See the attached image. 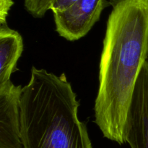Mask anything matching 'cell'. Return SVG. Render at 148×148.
Wrapping results in <instances>:
<instances>
[{
  "label": "cell",
  "mask_w": 148,
  "mask_h": 148,
  "mask_svg": "<svg viewBox=\"0 0 148 148\" xmlns=\"http://www.w3.org/2000/svg\"><path fill=\"white\" fill-rule=\"evenodd\" d=\"M99 65L95 123L106 139L123 145L134 89L148 57V0H109Z\"/></svg>",
  "instance_id": "6da1fadb"
},
{
  "label": "cell",
  "mask_w": 148,
  "mask_h": 148,
  "mask_svg": "<svg viewBox=\"0 0 148 148\" xmlns=\"http://www.w3.org/2000/svg\"><path fill=\"white\" fill-rule=\"evenodd\" d=\"M20 99L24 148H92L88 129L78 118L79 102L64 73L33 66Z\"/></svg>",
  "instance_id": "7a4b0ae2"
},
{
  "label": "cell",
  "mask_w": 148,
  "mask_h": 148,
  "mask_svg": "<svg viewBox=\"0 0 148 148\" xmlns=\"http://www.w3.org/2000/svg\"><path fill=\"white\" fill-rule=\"evenodd\" d=\"M109 5L107 0H78L66 10L53 12L56 32L67 41L79 40L88 33Z\"/></svg>",
  "instance_id": "3957f363"
},
{
  "label": "cell",
  "mask_w": 148,
  "mask_h": 148,
  "mask_svg": "<svg viewBox=\"0 0 148 148\" xmlns=\"http://www.w3.org/2000/svg\"><path fill=\"white\" fill-rule=\"evenodd\" d=\"M131 148H148V61L140 74L125 125Z\"/></svg>",
  "instance_id": "277c9868"
},
{
  "label": "cell",
  "mask_w": 148,
  "mask_h": 148,
  "mask_svg": "<svg viewBox=\"0 0 148 148\" xmlns=\"http://www.w3.org/2000/svg\"><path fill=\"white\" fill-rule=\"evenodd\" d=\"M22 88L12 81L0 87V148H24L20 114Z\"/></svg>",
  "instance_id": "5b68a950"
},
{
  "label": "cell",
  "mask_w": 148,
  "mask_h": 148,
  "mask_svg": "<svg viewBox=\"0 0 148 148\" xmlns=\"http://www.w3.org/2000/svg\"><path fill=\"white\" fill-rule=\"evenodd\" d=\"M23 51L21 35L8 25L0 26V86L11 81L12 74L17 70V63Z\"/></svg>",
  "instance_id": "8992f818"
},
{
  "label": "cell",
  "mask_w": 148,
  "mask_h": 148,
  "mask_svg": "<svg viewBox=\"0 0 148 148\" xmlns=\"http://www.w3.org/2000/svg\"><path fill=\"white\" fill-rule=\"evenodd\" d=\"M53 0H24V7L33 17L40 18L49 10Z\"/></svg>",
  "instance_id": "52a82bcc"
},
{
  "label": "cell",
  "mask_w": 148,
  "mask_h": 148,
  "mask_svg": "<svg viewBox=\"0 0 148 148\" xmlns=\"http://www.w3.org/2000/svg\"><path fill=\"white\" fill-rule=\"evenodd\" d=\"M13 4V0H0V26L7 24V16Z\"/></svg>",
  "instance_id": "ba28073f"
},
{
  "label": "cell",
  "mask_w": 148,
  "mask_h": 148,
  "mask_svg": "<svg viewBox=\"0 0 148 148\" xmlns=\"http://www.w3.org/2000/svg\"><path fill=\"white\" fill-rule=\"evenodd\" d=\"M78 0H53L50 10H51L52 12L63 11L71 7Z\"/></svg>",
  "instance_id": "9c48e42d"
}]
</instances>
